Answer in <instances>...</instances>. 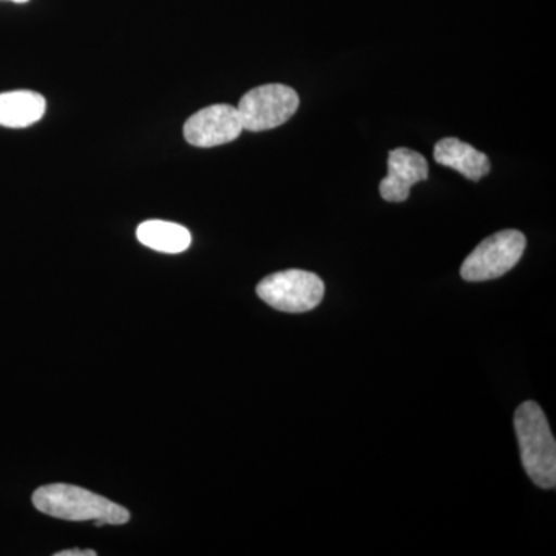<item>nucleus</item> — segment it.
I'll return each instance as SVG.
<instances>
[{"label":"nucleus","mask_w":556,"mask_h":556,"mask_svg":"<svg viewBox=\"0 0 556 556\" xmlns=\"http://www.w3.org/2000/svg\"><path fill=\"white\" fill-rule=\"evenodd\" d=\"M33 506L40 514L64 521H94V526H121L130 521V511L108 497L83 486L50 484L33 493Z\"/></svg>","instance_id":"nucleus-1"},{"label":"nucleus","mask_w":556,"mask_h":556,"mask_svg":"<svg viewBox=\"0 0 556 556\" xmlns=\"http://www.w3.org/2000/svg\"><path fill=\"white\" fill-rule=\"evenodd\" d=\"M522 467L541 489L556 485V444L547 417L536 402H525L515 415Z\"/></svg>","instance_id":"nucleus-2"},{"label":"nucleus","mask_w":556,"mask_h":556,"mask_svg":"<svg viewBox=\"0 0 556 556\" xmlns=\"http://www.w3.org/2000/svg\"><path fill=\"white\" fill-rule=\"evenodd\" d=\"M258 298L283 313H308L317 308L325 295V285L316 274L289 269L263 278L257 287Z\"/></svg>","instance_id":"nucleus-3"},{"label":"nucleus","mask_w":556,"mask_h":556,"mask_svg":"<svg viewBox=\"0 0 556 556\" xmlns=\"http://www.w3.org/2000/svg\"><path fill=\"white\" fill-rule=\"evenodd\" d=\"M527 240L519 230L507 229L489 237L460 266V277L467 281L495 280L517 266L525 254Z\"/></svg>","instance_id":"nucleus-4"},{"label":"nucleus","mask_w":556,"mask_h":556,"mask_svg":"<svg viewBox=\"0 0 556 556\" xmlns=\"http://www.w3.org/2000/svg\"><path fill=\"white\" fill-rule=\"evenodd\" d=\"M299 94L283 84H266L249 90L239 102V115L243 129L263 131L276 129L298 112Z\"/></svg>","instance_id":"nucleus-5"},{"label":"nucleus","mask_w":556,"mask_h":556,"mask_svg":"<svg viewBox=\"0 0 556 556\" xmlns=\"http://www.w3.org/2000/svg\"><path fill=\"white\" fill-rule=\"evenodd\" d=\"M243 124L239 110L229 104H215L200 110L185 124V138L195 148H215L240 137Z\"/></svg>","instance_id":"nucleus-6"},{"label":"nucleus","mask_w":556,"mask_h":556,"mask_svg":"<svg viewBox=\"0 0 556 556\" xmlns=\"http://www.w3.org/2000/svg\"><path fill=\"white\" fill-rule=\"evenodd\" d=\"M428 178V163L416 150H391L388 155V175L380 181V197L390 203L407 201L409 190Z\"/></svg>","instance_id":"nucleus-7"},{"label":"nucleus","mask_w":556,"mask_h":556,"mask_svg":"<svg viewBox=\"0 0 556 556\" xmlns=\"http://www.w3.org/2000/svg\"><path fill=\"white\" fill-rule=\"evenodd\" d=\"M434 160L441 166L452 167L471 181H479L490 172L485 153L457 138H444L434 146Z\"/></svg>","instance_id":"nucleus-8"},{"label":"nucleus","mask_w":556,"mask_h":556,"mask_svg":"<svg viewBox=\"0 0 556 556\" xmlns=\"http://www.w3.org/2000/svg\"><path fill=\"white\" fill-rule=\"evenodd\" d=\"M47 110L46 98L30 90L0 93V126L24 129L42 119Z\"/></svg>","instance_id":"nucleus-9"},{"label":"nucleus","mask_w":556,"mask_h":556,"mask_svg":"<svg viewBox=\"0 0 556 556\" xmlns=\"http://www.w3.org/2000/svg\"><path fill=\"white\" fill-rule=\"evenodd\" d=\"M137 237L139 243L164 254H179L192 243V236L185 226L163 219L141 223L137 229Z\"/></svg>","instance_id":"nucleus-10"},{"label":"nucleus","mask_w":556,"mask_h":556,"mask_svg":"<svg viewBox=\"0 0 556 556\" xmlns=\"http://www.w3.org/2000/svg\"><path fill=\"white\" fill-rule=\"evenodd\" d=\"M54 556H97L94 551H79V548H72V551H62L54 554Z\"/></svg>","instance_id":"nucleus-11"},{"label":"nucleus","mask_w":556,"mask_h":556,"mask_svg":"<svg viewBox=\"0 0 556 556\" xmlns=\"http://www.w3.org/2000/svg\"><path fill=\"white\" fill-rule=\"evenodd\" d=\"M10 2L25 3L28 2V0H10Z\"/></svg>","instance_id":"nucleus-12"}]
</instances>
